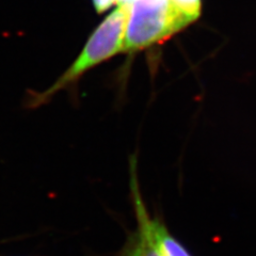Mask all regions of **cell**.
<instances>
[{
    "instance_id": "cell-5",
    "label": "cell",
    "mask_w": 256,
    "mask_h": 256,
    "mask_svg": "<svg viewBox=\"0 0 256 256\" xmlns=\"http://www.w3.org/2000/svg\"><path fill=\"white\" fill-rule=\"evenodd\" d=\"M136 0H116L118 4H125V6H130L132 2H134Z\"/></svg>"
},
{
    "instance_id": "cell-3",
    "label": "cell",
    "mask_w": 256,
    "mask_h": 256,
    "mask_svg": "<svg viewBox=\"0 0 256 256\" xmlns=\"http://www.w3.org/2000/svg\"><path fill=\"white\" fill-rule=\"evenodd\" d=\"M178 31L196 22L202 11V0H168Z\"/></svg>"
},
{
    "instance_id": "cell-2",
    "label": "cell",
    "mask_w": 256,
    "mask_h": 256,
    "mask_svg": "<svg viewBox=\"0 0 256 256\" xmlns=\"http://www.w3.org/2000/svg\"><path fill=\"white\" fill-rule=\"evenodd\" d=\"M128 8L123 52L143 50L178 32L168 0H136Z\"/></svg>"
},
{
    "instance_id": "cell-1",
    "label": "cell",
    "mask_w": 256,
    "mask_h": 256,
    "mask_svg": "<svg viewBox=\"0 0 256 256\" xmlns=\"http://www.w3.org/2000/svg\"><path fill=\"white\" fill-rule=\"evenodd\" d=\"M128 10V6L118 4L116 9L94 30L82 52L64 73L45 91L27 95L26 107L34 109L45 105L59 91L78 82L88 70L114 57L118 52H123Z\"/></svg>"
},
{
    "instance_id": "cell-4",
    "label": "cell",
    "mask_w": 256,
    "mask_h": 256,
    "mask_svg": "<svg viewBox=\"0 0 256 256\" xmlns=\"http://www.w3.org/2000/svg\"><path fill=\"white\" fill-rule=\"evenodd\" d=\"M122 256H159L153 246L150 244L148 239L140 230L130 238V242L124 249Z\"/></svg>"
}]
</instances>
